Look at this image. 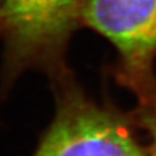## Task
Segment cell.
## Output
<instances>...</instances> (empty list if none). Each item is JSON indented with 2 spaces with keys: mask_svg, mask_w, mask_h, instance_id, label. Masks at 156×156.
Here are the masks:
<instances>
[{
  "mask_svg": "<svg viewBox=\"0 0 156 156\" xmlns=\"http://www.w3.org/2000/svg\"><path fill=\"white\" fill-rule=\"evenodd\" d=\"M83 4L84 0H0L4 87L28 70L46 73L52 83L70 74L65 53L81 23Z\"/></svg>",
  "mask_w": 156,
  "mask_h": 156,
  "instance_id": "1",
  "label": "cell"
},
{
  "mask_svg": "<svg viewBox=\"0 0 156 156\" xmlns=\"http://www.w3.org/2000/svg\"><path fill=\"white\" fill-rule=\"evenodd\" d=\"M53 85V121L31 156H146L127 124L87 98L71 73Z\"/></svg>",
  "mask_w": 156,
  "mask_h": 156,
  "instance_id": "2",
  "label": "cell"
},
{
  "mask_svg": "<svg viewBox=\"0 0 156 156\" xmlns=\"http://www.w3.org/2000/svg\"><path fill=\"white\" fill-rule=\"evenodd\" d=\"M81 23L111 41L126 77L144 86L156 55V0H84Z\"/></svg>",
  "mask_w": 156,
  "mask_h": 156,
  "instance_id": "3",
  "label": "cell"
},
{
  "mask_svg": "<svg viewBox=\"0 0 156 156\" xmlns=\"http://www.w3.org/2000/svg\"><path fill=\"white\" fill-rule=\"evenodd\" d=\"M151 130H152V136H154V156H156V106H155V111H154V115L151 119Z\"/></svg>",
  "mask_w": 156,
  "mask_h": 156,
  "instance_id": "4",
  "label": "cell"
}]
</instances>
